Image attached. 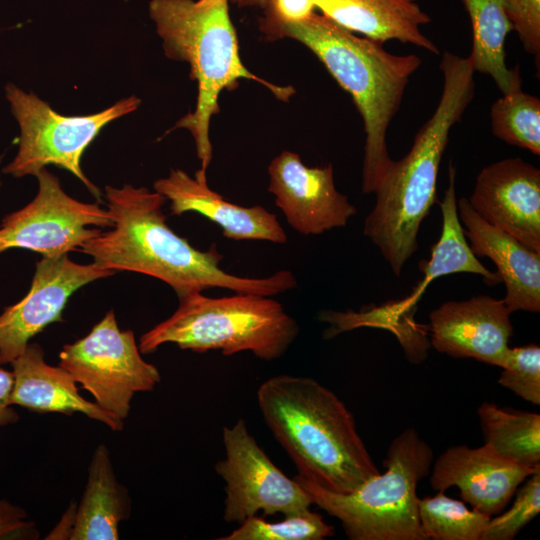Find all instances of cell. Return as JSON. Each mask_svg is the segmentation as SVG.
<instances>
[{
  "instance_id": "1",
  "label": "cell",
  "mask_w": 540,
  "mask_h": 540,
  "mask_svg": "<svg viewBox=\"0 0 540 540\" xmlns=\"http://www.w3.org/2000/svg\"><path fill=\"white\" fill-rule=\"evenodd\" d=\"M105 196L114 228L81 245L101 268L152 276L167 283L177 297L210 288L271 297L297 286L289 270L263 278L225 271L216 245L198 250L168 226L162 212L166 198L156 191L125 184L106 186Z\"/></svg>"
},
{
  "instance_id": "2",
  "label": "cell",
  "mask_w": 540,
  "mask_h": 540,
  "mask_svg": "<svg viewBox=\"0 0 540 540\" xmlns=\"http://www.w3.org/2000/svg\"><path fill=\"white\" fill-rule=\"evenodd\" d=\"M262 417L299 476L341 494L380 473L353 414L310 377L275 375L257 390Z\"/></svg>"
},
{
  "instance_id": "3",
  "label": "cell",
  "mask_w": 540,
  "mask_h": 540,
  "mask_svg": "<svg viewBox=\"0 0 540 540\" xmlns=\"http://www.w3.org/2000/svg\"><path fill=\"white\" fill-rule=\"evenodd\" d=\"M443 90L431 117L415 135L410 151L391 167L375 190L376 202L364 234L400 276L418 249L420 225L436 200L437 178L451 128L472 102L474 69L468 57L444 52L439 64Z\"/></svg>"
},
{
  "instance_id": "4",
  "label": "cell",
  "mask_w": 540,
  "mask_h": 540,
  "mask_svg": "<svg viewBox=\"0 0 540 540\" xmlns=\"http://www.w3.org/2000/svg\"><path fill=\"white\" fill-rule=\"evenodd\" d=\"M281 38L306 46L352 97L366 135L362 191L374 193L393 163L387 150L388 127L421 57L391 54L383 43L357 36L317 12L283 27L276 40Z\"/></svg>"
},
{
  "instance_id": "5",
  "label": "cell",
  "mask_w": 540,
  "mask_h": 540,
  "mask_svg": "<svg viewBox=\"0 0 540 540\" xmlns=\"http://www.w3.org/2000/svg\"><path fill=\"white\" fill-rule=\"evenodd\" d=\"M229 0H150L149 15L162 39L165 55L188 63L197 83L195 109L171 130L187 129L194 138L200 169L207 172L212 160L210 120L219 113V96L233 90L241 79L256 81L281 101L295 93L291 86L268 82L243 64Z\"/></svg>"
},
{
  "instance_id": "6",
  "label": "cell",
  "mask_w": 540,
  "mask_h": 540,
  "mask_svg": "<svg viewBox=\"0 0 540 540\" xmlns=\"http://www.w3.org/2000/svg\"><path fill=\"white\" fill-rule=\"evenodd\" d=\"M176 311L140 337L141 354L166 343L204 353L218 350L230 356L250 351L257 358H280L294 342L299 326L281 303L247 293L211 298L202 292L178 297Z\"/></svg>"
},
{
  "instance_id": "7",
  "label": "cell",
  "mask_w": 540,
  "mask_h": 540,
  "mask_svg": "<svg viewBox=\"0 0 540 540\" xmlns=\"http://www.w3.org/2000/svg\"><path fill=\"white\" fill-rule=\"evenodd\" d=\"M433 450L414 428L395 437L386 471L348 494L326 490L296 475L313 504L337 518L350 540H426L418 514V483L432 467Z\"/></svg>"
},
{
  "instance_id": "8",
  "label": "cell",
  "mask_w": 540,
  "mask_h": 540,
  "mask_svg": "<svg viewBox=\"0 0 540 540\" xmlns=\"http://www.w3.org/2000/svg\"><path fill=\"white\" fill-rule=\"evenodd\" d=\"M5 92L19 124L20 137L15 158L2 171L14 177L35 176L47 165H55L71 172L100 199V190L81 169V157L104 126L135 111L141 99L130 96L98 113L65 116L12 83L6 85Z\"/></svg>"
},
{
  "instance_id": "9",
  "label": "cell",
  "mask_w": 540,
  "mask_h": 540,
  "mask_svg": "<svg viewBox=\"0 0 540 540\" xmlns=\"http://www.w3.org/2000/svg\"><path fill=\"white\" fill-rule=\"evenodd\" d=\"M59 366L87 390L104 410L125 420L136 393L152 391L161 381L146 362L132 330H120L113 310L83 338L63 346Z\"/></svg>"
},
{
  "instance_id": "10",
  "label": "cell",
  "mask_w": 540,
  "mask_h": 540,
  "mask_svg": "<svg viewBox=\"0 0 540 540\" xmlns=\"http://www.w3.org/2000/svg\"><path fill=\"white\" fill-rule=\"evenodd\" d=\"M222 437L226 457L216 463L215 470L226 483V522L242 523L258 512L288 516L310 509L313 502L309 494L275 466L242 418L223 427Z\"/></svg>"
},
{
  "instance_id": "11",
  "label": "cell",
  "mask_w": 540,
  "mask_h": 540,
  "mask_svg": "<svg viewBox=\"0 0 540 540\" xmlns=\"http://www.w3.org/2000/svg\"><path fill=\"white\" fill-rule=\"evenodd\" d=\"M35 176L39 183L36 197L2 220L0 253L23 248L45 257H59L102 232L91 226H113L107 210L66 194L58 178L46 168Z\"/></svg>"
},
{
  "instance_id": "12",
  "label": "cell",
  "mask_w": 540,
  "mask_h": 540,
  "mask_svg": "<svg viewBox=\"0 0 540 540\" xmlns=\"http://www.w3.org/2000/svg\"><path fill=\"white\" fill-rule=\"evenodd\" d=\"M440 207L443 220L441 236L431 249L430 259L421 261L420 268L424 276L410 295L401 301L358 312L352 310L320 312L318 319L331 325L325 332L326 338L358 327H392L399 317L412 318L428 284L444 275L467 272L481 275L490 286L500 283L497 273L489 271L478 260L465 238L464 228L457 212L456 168L452 162L449 164L448 186Z\"/></svg>"
},
{
  "instance_id": "13",
  "label": "cell",
  "mask_w": 540,
  "mask_h": 540,
  "mask_svg": "<svg viewBox=\"0 0 540 540\" xmlns=\"http://www.w3.org/2000/svg\"><path fill=\"white\" fill-rule=\"evenodd\" d=\"M114 273L95 263H76L67 254L43 256L36 264L27 295L0 315V365L11 363L31 338L49 324L61 321L68 299L77 289Z\"/></svg>"
},
{
  "instance_id": "14",
  "label": "cell",
  "mask_w": 540,
  "mask_h": 540,
  "mask_svg": "<svg viewBox=\"0 0 540 540\" xmlns=\"http://www.w3.org/2000/svg\"><path fill=\"white\" fill-rule=\"evenodd\" d=\"M268 191L288 224L302 235L344 227L356 214L334 183L333 166L309 167L300 156L283 151L268 166Z\"/></svg>"
},
{
  "instance_id": "15",
  "label": "cell",
  "mask_w": 540,
  "mask_h": 540,
  "mask_svg": "<svg viewBox=\"0 0 540 540\" xmlns=\"http://www.w3.org/2000/svg\"><path fill=\"white\" fill-rule=\"evenodd\" d=\"M484 221L540 253V170L523 159L485 166L468 199Z\"/></svg>"
},
{
  "instance_id": "16",
  "label": "cell",
  "mask_w": 540,
  "mask_h": 540,
  "mask_svg": "<svg viewBox=\"0 0 540 540\" xmlns=\"http://www.w3.org/2000/svg\"><path fill=\"white\" fill-rule=\"evenodd\" d=\"M511 312L487 295L447 301L429 315L431 344L455 358H473L502 367L513 335Z\"/></svg>"
},
{
  "instance_id": "17",
  "label": "cell",
  "mask_w": 540,
  "mask_h": 540,
  "mask_svg": "<svg viewBox=\"0 0 540 540\" xmlns=\"http://www.w3.org/2000/svg\"><path fill=\"white\" fill-rule=\"evenodd\" d=\"M538 469L511 461L485 443L476 448L456 445L435 460L430 485L442 492L457 487L462 500L492 517L502 512L521 483Z\"/></svg>"
},
{
  "instance_id": "18",
  "label": "cell",
  "mask_w": 540,
  "mask_h": 540,
  "mask_svg": "<svg viewBox=\"0 0 540 540\" xmlns=\"http://www.w3.org/2000/svg\"><path fill=\"white\" fill-rule=\"evenodd\" d=\"M153 187L170 201L171 214L197 212L217 224L227 239L287 242L275 214L261 205L244 207L227 201L208 186L206 173L201 170L191 177L181 169H172L166 178L156 180Z\"/></svg>"
},
{
  "instance_id": "19",
  "label": "cell",
  "mask_w": 540,
  "mask_h": 540,
  "mask_svg": "<svg viewBox=\"0 0 540 540\" xmlns=\"http://www.w3.org/2000/svg\"><path fill=\"white\" fill-rule=\"evenodd\" d=\"M460 222L465 226L470 249L476 257H488L497 267L506 295L502 299L509 311H540V253L514 236L484 221L467 198L457 202Z\"/></svg>"
},
{
  "instance_id": "20",
  "label": "cell",
  "mask_w": 540,
  "mask_h": 540,
  "mask_svg": "<svg viewBox=\"0 0 540 540\" xmlns=\"http://www.w3.org/2000/svg\"><path fill=\"white\" fill-rule=\"evenodd\" d=\"M10 364L14 376L12 405L41 413H82L113 431L123 430V420L81 396L77 382L68 371L45 361L39 344L28 343L24 352Z\"/></svg>"
},
{
  "instance_id": "21",
  "label": "cell",
  "mask_w": 540,
  "mask_h": 540,
  "mask_svg": "<svg viewBox=\"0 0 540 540\" xmlns=\"http://www.w3.org/2000/svg\"><path fill=\"white\" fill-rule=\"evenodd\" d=\"M421 0H317V10L340 27L384 43L398 40L435 55L437 46L421 31L431 22Z\"/></svg>"
},
{
  "instance_id": "22",
  "label": "cell",
  "mask_w": 540,
  "mask_h": 540,
  "mask_svg": "<svg viewBox=\"0 0 540 540\" xmlns=\"http://www.w3.org/2000/svg\"><path fill=\"white\" fill-rule=\"evenodd\" d=\"M131 512V497L116 477L110 451L99 444L91 457L70 539L118 540L119 524L128 520Z\"/></svg>"
},
{
  "instance_id": "23",
  "label": "cell",
  "mask_w": 540,
  "mask_h": 540,
  "mask_svg": "<svg viewBox=\"0 0 540 540\" xmlns=\"http://www.w3.org/2000/svg\"><path fill=\"white\" fill-rule=\"evenodd\" d=\"M468 13L472 48L468 56L475 72L489 75L503 94L521 90L519 69L506 64L505 42L512 26L502 0H462Z\"/></svg>"
},
{
  "instance_id": "24",
  "label": "cell",
  "mask_w": 540,
  "mask_h": 540,
  "mask_svg": "<svg viewBox=\"0 0 540 540\" xmlns=\"http://www.w3.org/2000/svg\"><path fill=\"white\" fill-rule=\"evenodd\" d=\"M480 426L499 455L518 464L540 466V415L484 402L478 408Z\"/></svg>"
},
{
  "instance_id": "25",
  "label": "cell",
  "mask_w": 540,
  "mask_h": 540,
  "mask_svg": "<svg viewBox=\"0 0 540 540\" xmlns=\"http://www.w3.org/2000/svg\"><path fill=\"white\" fill-rule=\"evenodd\" d=\"M418 514L426 540H480L491 518L469 510L463 502L449 498L442 491L419 498Z\"/></svg>"
},
{
  "instance_id": "26",
  "label": "cell",
  "mask_w": 540,
  "mask_h": 540,
  "mask_svg": "<svg viewBox=\"0 0 540 540\" xmlns=\"http://www.w3.org/2000/svg\"><path fill=\"white\" fill-rule=\"evenodd\" d=\"M491 128L500 140L540 155V100L522 90L503 94L491 106Z\"/></svg>"
},
{
  "instance_id": "27",
  "label": "cell",
  "mask_w": 540,
  "mask_h": 540,
  "mask_svg": "<svg viewBox=\"0 0 540 540\" xmlns=\"http://www.w3.org/2000/svg\"><path fill=\"white\" fill-rule=\"evenodd\" d=\"M334 534V527L323 521L322 515L310 509L284 516L278 522H267L252 516L239 528L218 540H322Z\"/></svg>"
},
{
  "instance_id": "28",
  "label": "cell",
  "mask_w": 540,
  "mask_h": 540,
  "mask_svg": "<svg viewBox=\"0 0 540 540\" xmlns=\"http://www.w3.org/2000/svg\"><path fill=\"white\" fill-rule=\"evenodd\" d=\"M512 506L490 518L480 540H511L540 512V469L517 488Z\"/></svg>"
},
{
  "instance_id": "29",
  "label": "cell",
  "mask_w": 540,
  "mask_h": 540,
  "mask_svg": "<svg viewBox=\"0 0 540 540\" xmlns=\"http://www.w3.org/2000/svg\"><path fill=\"white\" fill-rule=\"evenodd\" d=\"M498 383L534 405L540 404V347L509 348Z\"/></svg>"
},
{
  "instance_id": "30",
  "label": "cell",
  "mask_w": 540,
  "mask_h": 540,
  "mask_svg": "<svg viewBox=\"0 0 540 540\" xmlns=\"http://www.w3.org/2000/svg\"><path fill=\"white\" fill-rule=\"evenodd\" d=\"M259 18V30L267 40H276L285 26L302 22L317 11V0H268Z\"/></svg>"
},
{
  "instance_id": "31",
  "label": "cell",
  "mask_w": 540,
  "mask_h": 540,
  "mask_svg": "<svg viewBox=\"0 0 540 540\" xmlns=\"http://www.w3.org/2000/svg\"><path fill=\"white\" fill-rule=\"evenodd\" d=\"M502 2L512 29L517 32L525 51L537 57L538 61L540 0H502Z\"/></svg>"
},
{
  "instance_id": "32",
  "label": "cell",
  "mask_w": 540,
  "mask_h": 540,
  "mask_svg": "<svg viewBox=\"0 0 540 540\" xmlns=\"http://www.w3.org/2000/svg\"><path fill=\"white\" fill-rule=\"evenodd\" d=\"M39 538L36 523L28 513L7 500H0V540H35Z\"/></svg>"
},
{
  "instance_id": "33",
  "label": "cell",
  "mask_w": 540,
  "mask_h": 540,
  "mask_svg": "<svg viewBox=\"0 0 540 540\" xmlns=\"http://www.w3.org/2000/svg\"><path fill=\"white\" fill-rule=\"evenodd\" d=\"M13 384V373L0 365V427L15 424L19 420V415L11 404Z\"/></svg>"
},
{
  "instance_id": "34",
  "label": "cell",
  "mask_w": 540,
  "mask_h": 540,
  "mask_svg": "<svg viewBox=\"0 0 540 540\" xmlns=\"http://www.w3.org/2000/svg\"><path fill=\"white\" fill-rule=\"evenodd\" d=\"M229 2L241 8L258 7L262 9L267 4L268 0H229Z\"/></svg>"
}]
</instances>
